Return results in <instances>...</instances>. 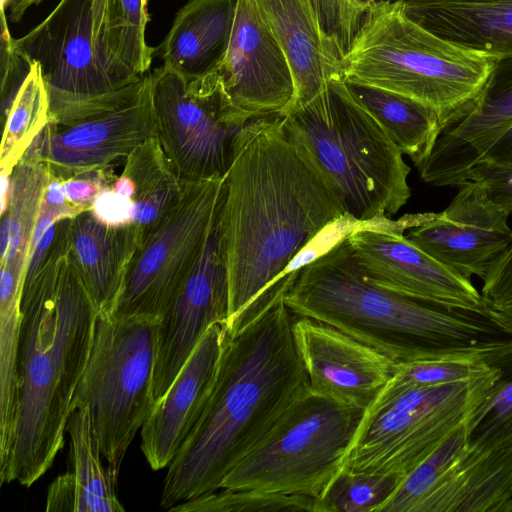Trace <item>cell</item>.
<instances>
[{
	"instance_id": "4",
	"label": "cell",
	"mask_w": 512,
	"mask_h": 512,
	"mask_svg": "<svg viewBox=\"0 0 512 512\" xmlns=\"http://www.w3.org/2000/svg\"><path fill=\"white\" fill-rule=\"evenodd\" d=\"M347 237L296 271L284 293L285 304L296 316L333 326L396 363L508 336L483 314L421 301L372 283Z\"/></svg>"
},
{
	"instance_id": "25",
	"label": "cell",
	"mask_w": 512,
	"mask_h": 512,
	"mask_svg": "<svg viewBox=\"0 0 512 512\" xmlns=\"http://www.w3.org/2000/svg\"><path fill=\"white\" fill-rule=\"evenodd\" d=\"M237 0H189L156 48L163 65L186 80L218 69L226 52Z\"/></svg>"
},
{
	"instance_id": "42",
	"label": "cell",
	"mask_w": 512,
	"mask_h": 512,
	"mask_svg": "<svg viewBox=\"0 0 512 512\" xmlns=\"http://www.w3.org/2000/svg\"><path fill=\"white\" fill-rule=\"evenodd\" d=\"M512 269V242L509 248L502 254V256L494 263L490 271ZM489 271V272H490ZM487 276V275H486Z\"/></svg>"
},
{
	"instance_id": "30",
	"label": "cell",
	"mask_w": 512,
	"mask_h": 512,
	"mask_svg": "<svg viewBox=\"0 0 512 512\" xmlns=\"http://www.w3.org/2000/svg\"><path fill=\"white\" fill-rule=\"evenodd\" d=\"M484 361L498 370V377L486 399L468 417V442L490 446H512V337L480 345Z\"/></svg>"
},
{
	"instance_id": "29",
	"label": "cell",
	"mask_w": 512,
	"mask_h": 512,
	"mask_svg": "<svg viewBox=\"0 0 512 512\" xmlns=\"http://www.w3.org/2000/svg\"><path fill=\"white\" fill-rule=\"evenodd\" d=\"M122 174L132 185L133 224L143 239L177 206L184 182L173 172L156 135L125 159Z\"/></svg>"
},
{
	"instance_id": "19",
	"label": "cell",
	"mask_w": 512,
	"mask_h": 512,
	"mask_svg": "<svg viewBox=\"0 0 512 512\" xmlns=\"http://www.w3.org/2000/svg\"><path fill=\"white\" fill-rule=\"evenodd\" d=\"M216 71L242 111L282 114L293 101L289 62L254 0H237L229 43Z\"/></svg>"
},
{
	"instance_id": "22",
	"label": "cell",
	"mask_w": 512,
	"mask_h": 512,
	"mask_svg": "<svg viewBox=\"0 0 512 512\" xmlns=\"http://www.w3.org/2000/svg\"><path fill=\"white\" fill-rule=\"evenodd\" d=\"M281 46L292 71L295 93L285 114L342 78L343 54L324 29L315 0H254Z\"/></svg>"
},
{
	"instance_id": "31",
	"label": "cell",
	"mask_w": 512,
	"mask_h": 512,
	"mask_svg": "<svg viewBox=\"0 0 512 512\" xmlns=\"http://www.w3.org/2000/svg\"><path fill=\"white\" fill-rule=\"evenodd\" d=\"M20 85L5 117L0 145V174L10 176L50 120L49 95L38 63Z\"/></svg>"
},
{
	"instance_id": "2",
	"label": "cell",
	"mask_w": 512,
	"mask_h": 512,
	"mask_svg": "<svg viewBox=\"0 0 512 512\" xmlns=\"http://www.w3.org/2000/svg\"><path fill=\"white\" fill-rule=\"evenodd\" d=\"M345 214L332 181L283 115L261 129L225 178L220 220L229 283L226 327Z\"/></svg>"
},
{
	"instance_id": "16",
	"label": "cell",
	"mask_w": 512,
	"mask_h": 512,
	"mask_svg": "<svg viewBox=\"0 0 512 512\" xmlns=\"http://www.w3.org/2000/svg\"><path fill=\"white\" fill-rule=\"evenodd\" d=\"M220 219L221 210L197 264L158 322L155 402L167 392L208 328L228 322L229 283Z\"/></svg>"
},
{
	"instance_id": "12",
	"label": "cell",
	"mask_w": 512,
	"mask_h": 512,
	"mask_svg": "<svg viewBox=\"0 0 512 512\" xmlns=\"http://www.w3.org/2000/svg\"><path fill=\"white\" fill-rule=\"evenodd\" d=\"M224 189L225 179L184 182L177 206L140 242L106 315L116 319L162 318L204 250L221 210Z\"/></svg>"
},
{
	"instance_id": "21",
	"label": "cell",
	"mask_w": 512,
	"mask_h": 512,
	"mask_svg": "<svg viewBox=\"0 0 512 512\" xmlns=\"http://www.w3.org/2000/svg\"><path fill=\"white\" fill-rule=\"evenodd\" d=\"M512 126V56L498 58L476 102L444 128L416 168L434 187L458 186L488 148Z\"/></svg>"
},
{
	"instance_id": "18",
	"label": "cell",
	"mask_w": 512,
	"mask_h": 512,
	"mask_svg": "<svg viewBox=\"0 0 512 512\" xmlns=\"http://www.w3.org/2000/svg\"><path fill=\"white\" fill-rule=\"evenodd\" d=\"M293 332L310 389L367 410L391 379L396 362L326 323L296 316Z\"/></svg>"
},
{
	"instance_id": "35",
	"label": "cell",
	"mask_w": 512,
	"mask_h": 512,
	"mask_svg": "<svg viewBox=\"0 0 512 512\" xmlns=\"http://www.w3.org/2000/svg\"><path fill=\"white\" fill-rule=\"evenodd\" d=\"M316 500L302 495L254 489L219 488L170 508L177 512H315Z\"/></svg>"
},
{
	"instance_id": "37",
	"label": "cell",
	"mask_w": 512,
	"mask_h": 512,
	"mask_svg": "<svg viewBox=\"0 0 512 512\" xmlns=\"http://www.w3.org/2000/svg\"><path fill=\"white\" fill-rule=\"evenodd\" d=\"M483 314L512 337V269L490 271L483 280Z\"/></svg>"
},
{
	"instance_id": "28",
	"label": "cell",
	"mask_w": 512,
	"mask_h": 512,
	"mask_svg": "<svg viewBox=\"0 0 512 512\" xmlns=\"http://www.w3.org/2000/svg\"><path fill=\"white\" fill-rule=\"evenodd\" d=\"M345 82L352 96L374 117L416 167L427 159L443 129L435 111L418 101L385 89Z\"/></svg>"
},
{
	"instance_id": "26",
	"label": "cell",
	"mask_w": 512,
	"mask_h": 512,
	"mask_svg": "<svg viewBox=\"0 0 512 512\" xmlns=\"http://www.w3.org/2000/svg\"><path fill=\"white\" fill-rule=\"evenodd\" d=\"M404 3L409 17L448 42L495 58L512 56V0Z\"/></svg>"
},
{
	"instance_id": "41",
	"label": "cell",
	"mask_w": 512,
	"mask_h": 512,
	"mask_svg": "<svg viewBox=\"0 0 512 512\" xmlns=\"http://www.w3.org/2000/svg\"><path fill=\"white\" fill-rule=\"evenodd\" d=\"M481 160L512 162V126L488 148Z\"/></svg>"
},
{
	"instance_id": "33",
	"label": "cell",
	"mask_w": 512,
	"mask_h": 512,
	"mask_svg": "<svg viewBox=\"0 0 512 512\" xmlns=\"http://www.w3.org/2000/svg\"><path fill=\"white\" fill-rule=\"evenodd\" d=\"M148 0H107L106 36L113 55L138 75L148 71L156 48L145 38Z\"/></svg>"
},
{
	"instance_id": "38",
	"label": "cell",
	"mask_w": 512,
	"mask_h": 512,
	"mask_svg": "<svg viewBox=\"0 0 512 512\" xmlns=\"http://www.w3.org/2000/svg\"><path fill=\"white\" fill-rule=\"evenodd\" d=\"M466 181L480 184L496 206L512 214V162L481 160L468 171Z\"/></svg>"
},
{
	"instance_id": "8",
	"label": "cell",
	"mask_w": 512,
	"mask_h": 512,
	"mask_svg": "<svg viewBox=\"0 0 512 512\" xmlns=\"http://www.w3.org/2000/svg\"><path fill=\"white\" fill-rule=\"evenodd\" d=\"M149 76L156 136L182 182L225 179L240 150L281 115L237 108L217 71L186 80L163 65Z\"/></svg>"
},
{
	"instance_id": "3",
	"label": "cell",
	"mask_w": 512,
	"mask_h": 512,
	"mask_svg": "<svg viewBox=\"0 0 512 512\" xmlns=\"http://www.w3.org/2000/svg\"><path fill=\"white\" fill-rule=\"evenodd\" d=\"M21 313L14 441L0 481L30 487L64 446L98 316L62 246L45 245L32 253L24 275Z\"/></svg>"
},
{
	"instance_id": "20",
	"label": "cell",
	"mask_w": 512,
	"mask_h": 512,
	"mask_svg": "<svg viewBox=\"0 0 512 512\" xmlns=\"http://www.w3.org/2000/svg\"><path fill=\"white\" fill-rule=\"evenodd\" d=\"M225 334L223 323L208 328L143 424L141 450L153 470L170 465L202 415L217 376Z\"/></svg>"
},
{
	"instance_id": "13",
	"label": "cell",
	"mask_w": 512,
	"mask_h": 512,
	"mask_svg": "<svg viewBox=\"0 0 512 512\" xmlns=\"http://www.w3.org/2000/svg\"><path fill=\"white\" fill-rule=\"evenodd\" d=\"M512 446L468 442L465 424L401 482L378 512H511Z\"/></svg>"
},
{
	"instance_id": "11",
	"label": "cell",
	"mask_w": 512,
	"mask_h": 512,
	"mask_svg": "<svg viewBox=\"0 0 512 512\" xmlns=\"http://www.w3.org/2000/svg\"><path fill=\"white\" fill-rule=\"evenodd\" d=\"M107 0H60L35 28L16 39L38 63L50 102V120L111 100L142 79L111 52L106 36Z\"/></svg>"
},
{
	"instance_id": "10",
	"label": "cell",
	"mask_w": 512,
	"mask_h": 512,
	"mask_svg": "<svg viewBox=\"0 0 512 512\" xmlns=\"http://www.w3.org/2000/svg\"><path fill=\"white\" fill-rule=\"evenodd\" d=\"M158 322L98 312L89 358L73 397L88 408L102 457L117 474L156 404Z\"/></svg>"
},
{
	"instance_id": "9",
	"label": "cell",
	"mask_w": 512,
	"mask_h": 512,
	"mask_svg": "<svg viewBox=\"0 0 512 512\" xmlns=\"http://www.w3.org/2000/svg\"><path fill=\"white\" fill-rule=\"evenodd\" d=\"M488 365L468 380L379 393L364 413L344 468L405 478L486 399L498 377Z\"/></svg>"
},
{
	"instance_id": "7",
	"label": "cell",
	"mask_w": 512,
	"mask_h": 512,
	"mask_svg": "<svg viewBox=\"0 0 512 512\" xmlns=\"http://www.w3.org/2000/svg\"><path fill=\"white\" fill-rule=\"evenodd\" d=\"M364 413L307 390L227 474L221 488L316 500L343 470Z\"/></svg>"
},
{
	"instance_id": "39",
	"label": "cell",
	"mask_w": 512,
	"mask_h": 512,
	"mask_svg": "<svg viewBox=\"0 0 512 512\" xmlns=\"http://www.w3.org/2000/svg\"><path fill=\"white\" fill-rule=\"evenodd\" d=\"M115 177L111 168L88 171L63 180L62 190L67 201L82 212L91 209L96 197Z\"/></svg>"
},
{
	"instance_id": "23",
	"label": "cell",
	"mask_w": 512,
	"mask_h": 512,
	"mask_svg": "<svg viewBox=\"0 0 512 512\" xmlns=\"http://www.w3.org/2000/svg\"><path fill=\"white\" fill-rule=\"evenodd\" d=\"M141 241L136 225H108L91 209L72 219L69 256L99 313H110Z\"/></svg>"
},
{
	"instance_id": "14",
	"label": "cell",
	"mask_w": 512,
	"mask_h": 512,
	"mask_svg": "<svg viewBox=\"0 0 512 512\" xmlns=\"http://www.w3.org/2000/svg\"><path fill=\"white\" fill-rule=\"evenodd\" d=\"M435 213L406 214L355 229L347 237L364 276L396 293L445 307L483 314L481 292L471 279L424 252L405 232Z\"/></svg>"
},
{
	"instance_id": "24",
	"label": "cell",
	"mask_w": 512,
	"mask_h": 512,
	"mask_svg": "<svg viewBox=\"0 0 512 512\" xmlns=\"http://www.w3.org/2000/svg\"><path fill=\"white\" fill-rule=\"evenodd\" d=\"M66 433L73 469L49 486L46 511L123 512L116 494L118 474L101 462L99 440L86 405L72 403Z\"/></svg>"
},
{
	"instance_id": "5",
	"label": "cell",
	"mask_w": 512,
	"mask_h": 512,
	"mask_svg": "<svg viewBox=\"0 0 512 512\" xmlns=\"http://www.w3.org/2000/svg\"><path fill=\"white\" fill-rule=\"evenodd\" d=\"M497 59L444 40L409 17L404 0H395L367 12L342 57L341 73L345 81L422 103L444 129L470 110Z\"/></svg>"
},
{
	"instance_id": "1",
	"label": "cell",
	"mask_w": 512,
	"mask_h": 512,
	"mask_svg": "<svg viewBox=\"0 0 512 512\" xmlns=\"http://www.w3.org/2000/svg\"><path fill=\"white\" fill-rule=\"evenodd\" d=\"M282 278L226 327L206 407L168 466L160 505L170 509L221 488L227 474L307 390L295 343L296 315Z\"/></svg>"
},
{
	"instance_id": "32",
	"label": "cell",
	"mask_w": 512,
	"mask_h": 512,
	"mask_svg": "<svg viewBox=\"0 0 512 512\" xmlns=\"http://www.w3.org/2000/svg\"><path fill=\"white\" fill-rule=\"evenodd\" d=\"M404 477L346 468L316 499L315 512H378Z\"/></svg>"
},
{
	"instance_id": "15",
	"label": "cell",
	"mask_w": 512,
	"mask_h": 512,
	"mask_svg": "<svg viewBox=\"0 0 512 512\" xmlns=\"http://www.w3.org/2000/svg\"><path fill=\"white\" fill-rule=\"evenodd\" d=\"M156 135L150 76L132 98L80 119L49 122L33 141L51 176L66 180L80 173L111 168Z\"/></svg>"
},
{
	"instance_id": "43",
	"label": "cell",
	"mask_w": 512,
	"mask_h": 512,
	"mask_svg": "<svg viewBox=\"0 0 512 512\" xmlns=\"http://www.w3.org/2000/svg\"><path fill=\"white\" fill-rule=\"evenodd\" d=\"M420 1H448V2H465V3H480L492 0H420Z\"/></svg>"
},
{
	"instance_id": "34",
	"label": "cell",
	"mask_w": 512,
	"mask_h": 512,
	"mask_svg": "<svg viewBox=\"0 0 512 512\" xmlns=\"http://www.w3.org/2000/svg\"><path fill=\"white\" fill-rule=\"evenodd\" d=\"M480 345L452 350L434 358L396 363L391 379L380 393L471 379L489 367L481 356Z\"/></svg>"
},
{
	"instance_id": "36",
	"label": "cell",
	"mask_w": 512,
	"mask_h": 512,
	"mask_svg": "<svg viewBox=\"0 0 512 512\" xmlns=\"http://www.w3.org/2000/svg\"><path fill=\"white\" fill-rule=\"evenodd\" d=\"M1 34V111L5 117L20 85L30 71L32 62L18 48L7 26L5 9L2 7Z\"/></svg>"
},
{
	"instance_id": "6",
	"label": "cell",
	"mask_w": 512,
	"mask_h": 512,
	"mask_svg": "<svg viewBox=\"0 0 512 512\" xmlns=\"http://www.w3.org/2000/svg\"><path fill=\"white\" fill-rule=\"evenodd\" d=\"M282 115L357 221H386L408 202L410 167L403 152L343 78L332 79L308 103Z\"/></svg>"
},
{
	"instance_id": "40",
	"label": "cell",
	"mask_w": 512,
	"mask_h": 512,
	"mask_svg": "<svg viewBox=\"0 0 512 512\" xmlns=\"http://www.w3.org/2000/svg\"><path fill=\"white\" fill-rule=\"evenodd\" d=\"M133 203L119 195L111 187L105 188L96 197L91 210L102 222L111 226L133 224Z\"/></svg>"
},
{
	"instance_id": "27",
	"label": "cell",
	"mask_w": 512,
	"mask_h": 512,
	"mask_svg": "<svg viewBox=\"0 0 512 512\" xmlns=\"http://www.w3.org/2000/svg\"><path fill=\"white\" fill-rule=\"evenodd\" d=\"M51 173L32 143L10 177L1 176L0 268L25 275L43 194Z\"/></svg>"
},
{
	"instance_id": "17",
	"label": "cell",
	"mask_w": 512,
	"mask_h": 512,
	"mask_svg": "<svg viewBox=\"0 0 512 512\" xmlns=\"http://www.w3.org/2000/svg\"><path fill=\"white\" fill-rule=\"evenodd\" d=\"M457 188L447 208L409 228L405 236L456 273L483 281L512 242L509 215L477 182L466 181Z\"/></svg>"
}]
</instances>
